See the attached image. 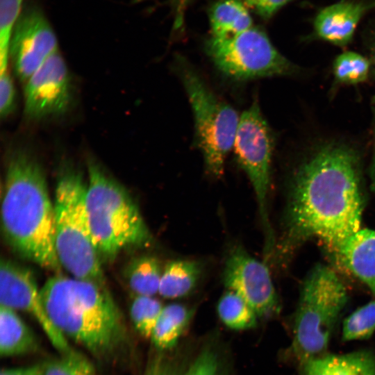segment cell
<instances>
[{
    "mask_svg": "<svg viewBox=\"0 0 375 375\" xmlns=\"http://www.w3.org/2000/svg\"><path fill=\"white\" fill-rule=\"evenodd\" d=\"M365 205L356 153L339 144L318 148L295 171L283 215L278 258L317 239L333 255L361 227Z\"/></svg>",
    "mask_w": 375,
    "mask_h": 375,
    "instance_id": "6da1fadb",
    "label": "cell"
},
{
    "mask_svg": "<svg viewBox=\"0 0 375 375\" xmlns=\"http://www.w3.org/2000/svg\"><path fill=\"white\" fill-rule=\"evenodd\" d=\"M40 296L54 326L99 361H112L128 347L123 315L106 286L56 274Z\"/></svg>",
    "mask_w": 375,
    "mask_h": 375,
    "instance_id": "7a4b0ae2",
    "label": "cell"
},
{
    "mask_svg": "<svg viewBox=\"0 0 375 375\" xmlns=\"http://www.w3.org/2000/svg\"><path fill=\"white\" fill-rule=\"evenodd\" d=\"M1 222L12 247L40 267L59 272L55 246V208L38 160L19 151L9 159L1 202Z\"/></svg>",
    "mask_w": 375,
    "mask_h": 375,
    "instance_id": "3957f363",
    "label": "cell"
},
{
    "mask_svg": "<svg viewBox=\"0 0 375 375\" xmlns=\"http://www.w3.org/2000/svg\"><path fill=\"white\" fill-rule=\"evenodd\" d=\"M85 206L99 258L112 260L131 247H146L153 238L127 190L94 160L88 163Z\"/></svg>",
    "mask_w": 375,
    "mask_h": 375,
    "instance_id": "277c9868",
    "label": "cell"
},
{
    "mask_svg": "<svg viewBox=\"0 0 375 375\" xmlns=\"http://www.w3.org/2000/svg\"><path fill=\"white\" fill-rule=\"evenodd\" d=\"M87 188L78 169L65 166L60 171L54 201L56 251L61 267L74 278L106 286L87 215Z\"/></svg>",
    "mask_w": 375,
    "mask_h": 375,
    "instance_id": "5b68a950",
    "label": "cell"
},
{
    "mask_svg": "<svg viewBox=\"0 0 375 375\" xmlns=\"http://www.w3.org/2000/svg\"><path fill=\"white\" fill-rule=\"evenodd\" d=\"M349 299L336 272L317 264L300 285L291 351L300 365L327 353L333 331Z\"/></svg>",
    "mask_w": 375,
    "mask_h": 375,
    "instance_id": "8992f818",
    "label": "cell"
},
{
    "mask_svg": "<svg viewBox=\"0 0 375 375\" xmlns=\"http://www.w3.org/2000/svg\"><path fill=\"white\" fill-rule=\"evenodd\" d=\"M177 69L193 111L196 139L206 172L215 178H219L224 173L226 156L234 145L240 116L217 96L183 58L178 59Z\"/></svg>",
    "mask_w": 375,
    "mask_h": 375,
    "instance_id": "52a82bcc",
    "label": "cell"
},
{
    "mask_svg": "<svg viewBox=\"0 0 375 375\" xmlns=\"http://www.w3.org/2000/svg\"><path fill=\"white\" fill-rule=\"evenodd\" d=\"M233 147L238 164L248 176L256 195L265 235V253L269 257L276 245L267 206L273 140L256 99L240 115Z\"/></svg>",
    "mask_w": 375,
    "mask_h": 375,
    "instance_id": "ba28073f",
    "label": "cell"
},
{
    "mask_svg": "<svg viewBox=\"0 0 375 375\" xmlns=\"http://www.w3.org/2000/svg\"><path fill=\"white\" fill-rule=\"evenodd\" d=\"M206 51L216 67L235 80L289 75L296 71L267 35L254 27L228 38L211 37Z\"/></svg>",
    "mask_w": 375,
    "mask_h": 375,
    "instance_id": "9c48e42d",
    "label": "cell"
},
{
    "mask_svg": "<svg viewBox=\"0 0 375 375\" xmlns=\"http://www.w3.org/2000/svg\"><path fill=\"white\" fill-rule=\"evenodd\" d=\"M222 279L226 289L240 295L258 317H269L279 312V299L267 265L243 247L238 245L230 249Z\"/></svg>",
    "mask_w": 375,
    "mask_h": 375,
    "instance_id": "30bf717a",
    "label": "cell"
},
{
    "mask_svg": "<svg viewBox=\"0 0 375 375\" xmlns=\"http://www.w3.org/2000/svg\"><path fill=\"white\" fill-rule=\"evenodd\" d=\"M55 33L42 11L35 6L22 10L10 46L14 71L24 83L57 52Z\"/></svg>",
    "mask_w": 375,
    "mask_h": 375,
    "instance_id": "8fae6325",
    "label": "cell"
},
{
    "mask_svg": "<svg viewBox=\"0 0 375 375\" xmlns=\"http://www.w3.org/2000/svg\"><path fill=\"white\" fill-rule=\"evenodd\" d=\"M24 112L33 119L60 115L72 100V83L66 63L58 51L24 83Z\"/></svg>",
    "mask_w": 375,
    "mask_h": 375,
    "instance_id": "7c38bea8",
    "label": "cell"
},
{
    "mask_svg": "<svg viewBox=\"0 0 375 375\" xmlns=\"http://www.w3.org/2000/svg\"><path fill=\"white\" fill-rule=\"evenodd\" d=\"M0 303L1 306L31 315L52 345L61 353L73 350L67 338L48 317L32 272L26 267L4 258L1 259L0 265Z\"/></svg>",
    "mask_w": 375,
    "mask_h": 375,
    "instance_id": "4fadbf2b",
    "label": "cell"
},
{
    "mask_svg": "<svg viewBox=\"0 0 375 375\" xmlns=\"http://www.w3.org/2000/svg\"><path fill=\"white\" fill-rule=\"evenodd\" d=\"M375 8L369 3L343 1L322 9L314 21L316 34L332 44L344 46L352 39L362 17Z\"/></svg>",
    "mask_w": 375,
    "mask_h": 375,
    "instance_id": "5bb4252c",
    "label": "cell"
},
{
    "mask_svg": "<svg viewBox=\"0 0 375 375\" xmlns=\"http://www.w3.org/2000/svg\"><path fill=\"white\" fill-rule=\"evenodd\" d=\"M340 265L362 282L375 297V230L360 228L333 254Z\"/></svg>",
    "mask_w": 375,
    "mask_h": 375,
    "instance_id": "9a60e30c",
    "label": "cell"
},
{
    "mask_svg": "<svg viewBox=\"0 0 375 375\" xmlns=\"http://www.w3.org/2000/svg\"><path fill=\"white\" fill-rule=\"evenodd\" d=\"M300 371L301 375H375V355L367 350L326 353L300 365Z\"/></svg>",
    "mask_w": 375,
    "mask_h": 375,
    "instance_id": "2e32d148",
    "label": "cell"
},
{
    "mask_svg": "<svg viewBox=\"0 0 375 375\" xmlns=\"http://www.w3.org/2000/svg\"><path fill=\"white\" fill-rule=\"evenodd\" d=\"M33 331L15 310L0 305V353L8 357L33 353L38 349Z\"/></svg>",
    "mask_w": 375,
    "mask_h": 375,
    "instance_id": "e0dca14e",
    "label": "cell"
},
{
    "mask_svg": "<svg viewBox=\"0 0 375 375\" xmlns=\"http://www.w3.org/2000/svg\"><path fill=\"white\" fill-rule=\"evenodd\" d=\"M202 263L196 260L177 259L163 267L158 294L166 299H179L190 294L203 273Z\"/></svg>",
    "mask_w": 375,
    "mask_h": 375,
    "instance_id": "ac0fdd59",
    "label": "cell"
},
{
    "mask_svg": "<svg viewBox=\"0 0 375 375\" xmlns=\"http://www.w3.org/2000/svg\"><path fill=\"white\" fill-rule=\"evenodd\" d=\"M211 37L234 36L253 27L252 18L240 0H221L210 12Z\"/></svg>",
    "mask_w": 375,
    "mask_h": 375,
    "instance_id": "d6986e66",
    "label": "cell"
},
{
    "mask_svg": "<svg viewBox=\"0 0 375 375\" xmlns=\"http://www.w3.org/2000/svg\"><path fill=\"white\" fill-rule=\"evenodd\" d=\"M192 316V310L177 303L163 307L151 340L160 351L174 347L186 331Z\"/></svg>",
    "mask_w": 375,
    "mask_h": 375,
    "instance_id": "ffe728a7",
    "label": "cell"
},
{
    "mask_svg": "<svg viewBox=\"0 0 375 375\" xmlns=\"http://www.w3.org/2000/svg\"><path fill=\"white\" fill-rule=\"evenodd\" d=\"M163 268L153 256L142 255L133 258L125 269V278L136 295L154 296L158 293Z\"/></svg>",
    "mask_w": 375,
    "mask_h": 375,
    "instance_id": "44dd1931",
    "label": "cell"
},
{
    "mask_svg": "<svg viewBox=\"0 0 375 375\" xmlns=\"http://www.w3.org/2000/svg\"><path fill=\"white\" fill-rule=\"evenodd\" d=\"M217 314L229 328L242 331L252 328L257 324L258 315L252 308L237 293L228 290L218 301Z\"/></svg>",
    "mask_w": 375,
    "mask_h": 375,
    "instance_id": "7402d4cb",
    "label": "cell"
},
{
    "mask_svg": "<svg viewBox=\"0 0 375 375\" xmlns=\"http://www.w3.org/2000/svg\"><path fill=\"white\" fill-rule=\"evenodd\" d=\"M153 296L136 295L130 307V316L135 330L145 338H151L163 308Z\"/></svg>",
    "mask_w": 375,
    "mask_h": 375,
    "instance_id": "603a6c76",
    "label": "cell"
},
{
    "mask_svg": "<svg viewBox=\"0 0 375 375\" xmlns=\"http://www.w3.org/2000/svg\"><path fill=\"white\" fill-rule=\"evenodd\" d=\"M24 0H0V74L8 71L10 46Z\"/></svg>",
    "mask_w": 375,
    "mask_h": 375,
    "instance_id": "cb8c5ba5",
    "label": "cell"
},
{
    "mask_svg": "<svg viewBox=\"0 0 375 375\" xmlns=\"http://www.w3.org/2000/svg\"><path fill=\"white\" fill-rule=\"evenodd\" d=\"M375 331V297L360 306L343 322L342 339L344 342L365 340Z\"/></svg>",
    "mask_w": 375,
    "mask_h": 375,
    "instance_id": "d4e9b609",
    "label": "cell"
},
{
    "mask_svg": "<svg viewBox=\"0 0 375 375\" xmlns=\"http://www.w3.org/2000/svg\"><path fill=\"white\" fill-rule=\"evenodd\" d=\"M370 67L369 61L353 51L340 54L333 62L335 79L342 83L356 84L365 81Z\"/></svg>",
    "mask_w": 375,
    "mask_h": 375,
    "instance_id": "484cf974",
    "label": "cell"
},
{
    "mask_svg": "<svg viewBox=\"0 0 375 375\" xmlns=\"http://www.w3.org/2000/svg\"><path fill=\"white\" fill-rule=\"evenodd\" d=\"M44 375H99L92 363L74 351L44 363Z\"/></svg>",
    "mask_w": 375,
    "mask_h": 375,
    "instance_id": "4316f807",
    "label": "cell"
},
{
    "mask_svg": "<svg viewBox=\"0 0 375 375\" xmlns=\"http://www.w3.org/2000/svg\"><path fill=\"white\" fill-rule=\"evenodd\" d=\"M217 353L210 347L203 349L183 375H222Z\"/></svg>",
    "mask_w": 375,
    "mask_h": 375,
    "instance_id": "83f0119b",
    "label": "cell"
},
{
    "mask_svg": "<svg viewBox=\"0 0 375 375\" xmlns=\"http://www.w3.org/2000/svg\"><path fill=\"white\" fill-rule=\"evenodd\" d=\"M15 88L8 71L0 74V114L6 117L15 109Z\"/></svg>",
    "mask_w": 375,
    "mask_h": 375,
    "instance_id": "f1b7e54d",
    "label": "cell"
},
{
    "mask_svg": "<svg viewBox=\"0 0 375 375\" xmlns=\"http://www.w3.org/2000/svg\"><path fill=\"white\" fill-rule=\"evenodd\" d=\"M291 0H244L260 17L269 19Z\"/></svg>",
    "mask_w": 375,
    "mask_h": 375,
    "instance_id": "f546056e",
    "label": "cell"
},
{
    "mask_svg": "<svg viewBox=\"0 0 375 375\" xmlns=\"http://www.w3.org/2000/svg\"><path fill=\"white\" fill-rule=\"evenodd\" d=\"M176 365L162 356H158L148 365L144 375H183Z\"/></svg>",
    "mask_w": 375,
    "mask_h": 375,
    "instance_id": "4dcf8cb0",
    "label": "cell"
},
{
    "mask_svg": "<svg viewBox=\"0 0 375 375\" xmlns=\"http://www.w3.org/2000/svg\"><path fill=\"white\" fill-rule=\"evenodd\" d=\"M0 375H44V363L28 367L3 369Z\"/></svg>",
    "mask_w": 375,
    "mask_h": 375,
    "instance_id": "1f68e13d",
    "label": "cell"
},
{
    "mask_svg": "<svg viewBox=\"0 0 375 375\" xmlns=\"http://www.w3.org/2000/svg\"><path fill=\"white\" fill-rule=\"evenodd\" d=\"M188 0H174L176 6V10H177V22L176 23L178 24L181 21V17L182 16L181 12L183 10V8L187 3Z\"/></svg>",
    "mask_w": 375,
    "mask_h": 375,
    "instance_id": "d6a6232c",
    "label": "cell"
},
{
    "mask_svg": "<svg viewBox=\"0 0 375 375\" xmlns=\"http://www.w3.org/2000/svg\"><path fill=\"white\" fill-rule=\"evenodd\" d=\"M370 186L372 191L375 193V152L370 168Z\"/></svg>",
    "mask_w": 375,
    "mask_h": 375,
    "instance_id": "836d02e7",
    "label": "cell"
},
{
    "mask_svg": "<svg viewBox=\"0 0 375 375\" xmlns=\"http://www.w3.org/2000/svg\"><path fill=\"white\" fill-rule=\"evenodd\" d=\"M374 65H375V44H374Z\"/></svg>",
    "mask_w": 375,
    "mask_h": 375,
    "instance_id": "e575fe53",
    "label": "cell"
},
{
    "mask_svg": "<svg viewBox=\"0 0 375 375\" xmlns=\"http://www.w3.org/2000/svg\"><path fill=\"white\" fill-rule=\"evenodd\" d=\"M374 102H375V97H374Z\"/></svg>",
    "mask_w": 375,
    "mask_h": 375,
    "instance_id": "d590c367",
    "label": "cell"
}]
</instances>
